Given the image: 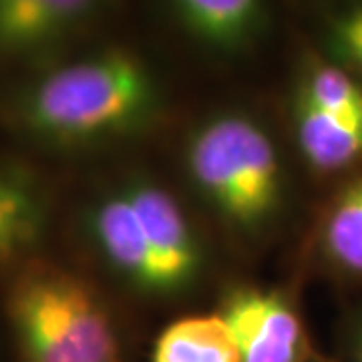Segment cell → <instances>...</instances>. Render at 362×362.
<instances>
[{"mask_svg": "<svg viewBox=\"0 0 362 362\" xmlns=\"http://www.w3.org/2000/svg\"><path fill=\"white\" fill-rule=\"evenodd\" d=\"M296 97L328 113L362 117V81L324 54L304 61Z\"/></svg>", "mask_w": 362, "mask_h": 362, "instance_id": "cell-12", "label": "cell"}, {"mask_svg": "<svg viewBox=\"0 0 362 362\" xmlns=\"http://www.w3.org/2000/svg\"><path fill=\"white\" fill-rule=\"evenodd\" d=\"M168 4L187 35L223 57L252 49L268 23L266 0H168Z\"/></svg>", "mask_w": 362, "mask_h": 362, "instance_id": "cell-9", "label": "cell"}, {"mask_svg": "<svg viewBox=\"0 0 362 362\" xmlns=\"http://www.w3.org/2000/svg\"><path fill=\"white\" fill-rule=\"evenodd\" d=\"M163 107V87L147 61L109 47L45 69L14 93L4 113L30 141L81 151L141 135Z\"/></svg>", "mask_w": 362, "mask_h": 362, "instance_id": "cell-1", "label": "cell"}, {"mask_svg": "<svg viewBox=\"0 0 362 362\" xmlns=\"http://www.w3.org/2000/svg\"><path fill=\"white\" fill-rule=\"evenodd\" d=\"M111 0H0V65L39 63L97 25Z\"/></svg>", "mask_w": 362, "mask_h": 362, "instance_id": "cell-4", "label": "cell"}, {"mask_svg": "<svg viewBox=\"0 0 362 362\" xmlns=\"http://www.w3.org/2000/svg\"><path fill=\"white\" fill-rule=\"evenodd\" d=\"M85 232L101 259L125 284L145 296H171L141 220L119 185L87 207Z\"/></svg>", "mask_w": 362, "mask_h": 362, "instance_id": "cell-5", "label": "cell"}, {"mask_svg": "<svg viewBox=\"0 0 362 362\" xmlns=\"http://www.w3.org/2000/svg\"><path fill=\"white\" fill-rule=\"evenodd\" d=\"M153 362H240V354L220 314L189 316L163 330Z\"/></svg>", "mask_w": 362, "mask_h": 362, "instance_id": "cell-11", "label": "cell"}, {"mask_svg": "<svg viewBox=\"0 0 362 362\" xmlns=\"http://www.w3.org/2000/svg\"><path fill=\"white\" fill-rule=\"evenodd\" d=\"M322 246L337 268L362 276V175L332 202L324 220Z\"/></svg>", "mask_w": 362, "mask_h": 362, "instance_id": "cell-13", "label": "cell"}, {"mask_svg": "<svg viewBox=\"0 0 362 362\" xmlns=\"http://www.w3.org/2000/svg\"><path fill=\"white\" fill-rule=\"evenodd\" d=\"M322 54L362 81V0H332L324 11Z\"/></svg>", "mask_w": 362, "mask_h": 362, "instance_id": "cell-14", "label": "cell"}, {"mask_svg": "<svg viewBox=\"0 0 362 362\" xmlns=\"http://www.w3.org/2000/svg\"><path fill=\"white\" fill-rule=\"evenodd\" d=\"M220 316L238 346L240 362H298L302 324L292 304L276 290L242 286L232 290Z\"/></svg>", "mask_w": 362, "mask_h": 362, "instance_id": "cell-7", "label": "cell"}, {"mask_svg": "<svg viewBox=\"0 0 362 362\" xmlns=\"http://www.w3.org/2000/svg\"><path fill=\"white\" fill-rule=\"evenodd\" d=\"M4 310L21 362H123L111 312L77 272L26 262L6 288Z\"/></svg>", "mask_w": 362, "mask_h": 362, "instance_id": "cell-3", "label": "cell"}, {"mask_svg": "<svg viewBox=\"0 0 362 362\" xmlns=\"http://www.w3.org/2000/svg\"><path fill=\"white\" fill-rule=\"evenodd\" d=\"M119 189L139 216L171 296L189 290L202 276L206 254L180 202L147 177H129Z\"/></svg>", "mask_w": 362, "mask_h": 362, "instance_id": "cell-6", "label": "cell"}, {"mask_svg": "<svg viewBox=\"0 0 362 362\" xmlns=\"http://www.w3.org/2000/svg\"><path fill=\"white\" fill-rule=\"evenodd\" d=\"M294 129L302 156L318 171H337L362 159V117L328 113L296 97Z\"/></svg>", "mask_w": 362, "mask_h": 362, "instance_id": "cell-10", "label": "cell"}, {"mask_svg": "<svg viewBox=\"0 0 362 362\" xmlns=\"http://www.w3.org/2000/svg\"><path fill=\"white\" fill-rule=\"evenodd\" d=\"M185 169L204 202L240 235L268 232L284 209V168L276 143L244 111L204 119L185 143Z\"/></svg>", "mask_w": 362, "mask_h": 362, "instance_id": "cell-2", "label": "cell"}, {"mask_svg": "<svg viewBox=\"0 0 362 362\" xmlns=\"http://www.w3.org/2000/svg\"><path fill=\"white\" fill-rule=\"evenodd\" d=\"M51 220L45 183L33 169L0 161V266L21 268L37 258Z\"/></svg>", "mask_w": 362, "mask_h": 362, "instance_id": "cell-8", "label": "cell"}]
</instances>
